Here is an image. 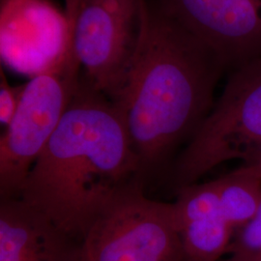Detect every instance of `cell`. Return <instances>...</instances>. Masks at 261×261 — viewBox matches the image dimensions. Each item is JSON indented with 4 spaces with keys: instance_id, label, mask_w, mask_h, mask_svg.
Listing matches in <instances>:
<instances>
[{
    "instance_id": "7a4b0ae2",
    "label": "cell",
    "mask_w": 261,
    "mask_h": 261,
    "mask_svg": "<svg viewBox=\"0 0 261 261\" xmlns=\"http://www.w3.org/2000/svg\"><path fill=\"white\" fill-rule=\"evenodd\" d=\"M225 70L214 50L148 2L138 56L112 100L142 173L193 136L214 105L215 87Z\"/></svg>"
},
{
    "instance_id": "30bf717a",
    "label": "cell",
    "mask_w": 261,
    "mask_h": 261,
    "mask_svg": "<svg viewBox=\"0 0 261 261\" xmlns=\"http://www.w3.org/2000/svg\"><path fill=\"white\" fill-rule=\"evenodd\" d=\"M184 261H217L228 252L235 230L222 215L195 219L178 226Z\"/></svg>"
},
{
    "instance_id": "8fae6325",
    "label": "cell",
    "mask_w": 261,
    "mask_h": 261,
    "mask_svg": "<svg viewBox=\"0 0 261 261\" xmlns=\"http://www.w3.org/2000/svg\"><path fill=\"white\" fill-rule=\"evenodd\" d=\"M261 249V206L252 220L234 234L228 252L229 261L242 260Z\"/></svg>"
},
{
    "instance_id": "6da1fadb",
    "label": "cell",
    "mask_w": 261,
    "mask_h": 261,
    "mask_svg": "<svg viewBox=\"0 0 261 261\" xmlns=\"http://www.w3.org/2000/svg\"><path fill=\"white\" fill-rule=\"evenodd\" d=\"M141 174L119 110L84 77L18 197L82 243L106 206Z\"/></svg>"
},
{
    "instance_id": "52a82bcc",
    "label": "cell",
    "mask_w": 261,
    "mask_h": 261,
    "mask_svg": "<svg viewBox=\"0 0 261 261\" xmlns=\"http://www.w3.org/2000/svg\"><path fill=\"white\" fill-rule=\"evenodd\" d=\"M227 69L261 56V0H156Z\"/></svg>"
},
{
    "instance_id": "8992f818",
    "label": "cell",
    "mask_w": 261,
    "mask_h": 261,
    "mask_svg": "<svg viewBox=\"0 0 261 261\" xmlns=\"http://www.w3.org/2000/svg\"><path fill=\"white\" fill-rule=\"evenodd\" d=\"M82 255L83 261H184L173 203L150 199L136 182L96 218Z\"/></svg>"
},
{
    "instance_id": "3957f363",
    "label": "cell",
    "mask_w": 261,
    "mask_h": 261,
    "mask_svg": "<svg viewBox=\"0 0 261 261\" xmlns=\"http://www.w3.org/2000/svg\"><path fill=\"white\" fill-rule=\"evenodd\" d=\"M261 154V56L231 70L224 91L178 160L181 187L232 160L252 165Z\"/></svg>"
},
{
    "instance_id": "5bb4252c",
    "label": "cell",
    "mask_w": 261,
    "mask_h": 261,
    "mask_svg": "<svg viewBox=\"0 0 261 261\" xmlns=\"http://www.w3.org/2000/svg\"><path fill=\"white\" fill-rule=\"evenodd\" d=\"M251 166L255 169V171L261 176V154L258 156V158L256 159V161Z\"/></svg>"
},
{
    "instance_id": "9c48e42d",
    "label": "cell",
    "mask_w": 261,
    "mask_h": 261,
    "mask_svg": "<svg viewBox=\"0 0 261 261\" xmlns=\"http://www.w3.org/2000/svg\"><path fill=\"white\" fill-rule=\"evenodd\" d=\"M216 181L222 215L236 232L260 208L261 176L251 165H246Z\"/></svg>"
},
{
    "instance_id": "4fadbf2b",
    "label": "cell",
    "mask_w": 261,
    "mask_h": 261,
    "mask_svg": "<svg viewBox=\"0 0 261 261\" xmlns=\"http://www.w3.org/2000/svg\"><path fill=\"white\" fill-rule=\"evenodd\" d=\"M80 0H66V11L71 12L76 9Z\"/></svg>"
},
{
    "instance_id": "277c9868",
    "label": "cell",
    "mask_w": 261,
    "mask_h": 261,
    "mask_svg": "<svg viewBox=\"0 0 261 261\" xmlns=\"http://www.w3.org/2000/svg\"><path fill=\"white\" fill-rule=\"evenodd\" d=\"M81 69L67 30L60 55L25 84L19 109L1 135V199L19 196L30 169L56 132L81 84Z\"/></svg>"
},
{
    "instance_id": "5b68a950",
    "label": "cell",
    "mask_w": 261,
    "mask_h": 261,
    "mask_svg": "<svg viewBox=\"0 0 261 261\" xmlns=\"http://www.w3.org/2000/svg\"><path fill=\"white\" fill-rule=\"evenodd\" d=\"M147 7V0H80L64 14L84 77L112 101L138 56Z\"/></svg>"
},
{
    "instance_id": "ba28073f",
    "label": "cell",
    "mask_w": 261,
    "mask_h": 261,
    "mask_svg": "<svg viewBox=\"0 0 261 261\" xmlns=\"http://www.w3.org/2000/svg\"><path fill=\"white\" fill-rule=\"evenodd\" d=\"M0 261H83L82 243L19 197L0 203Z\"/></svg>"
},
{
    "instance_id": "7c38bea8",
    "label": "cell",
    "mask_w": 261,
    "mask_h": 261,
    "mask_svg": "<svg viewBox=\"0 0 261 261\" xmlns=\"http://www.w3.org/2000/svg\"><path fill=\"white\" fill-rule=\"evenodd\" d=\"M25 84L12 86L0 69V122L7 127L19 109Z\"/></svg>"
}]
</instances>
